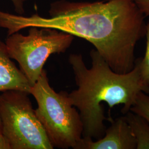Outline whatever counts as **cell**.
I'll return each instance as SVG.
<instances>
[{"instance_id":"obj_1","label":"cell","mask_w":149,"mask_h":149,"mask_svg":"<svg viewBox=\"0 0 149 149\" xmlns=\"http://www.w3.org/2000/svg\"><path fill=\"white\" fill-rule=\"evenodd\" d=\"M50 17H29L0 10V27L8 36L32 27L58 29L91 43L114 72L124 74L135 66L134 50L146 35L145 16L133 0L74 2L50 5Z\"/></svg>"},{"instance_id":"obj_2","label":"cell","mask_w":149,"mask_h":149,"mask_svg":"<svg viewBox=\"0 0 149 149\" xmlns=\"http://www.w3.org/2000/svg\"><path fill=\"white\" fill-rule=\"evenodd\" d=\"M92 65L87 68L81 54H72L69 61L74 75L77 88L68 93L70 100L80 112L83 124L82 138L100 139L105 134L106 117L102 103L110 109L123 104L122 113L125 114L135 102L140 91L149 94V86L143 81L140 72V60H135L130 72L121 74L111 68L96 49L91 51Z\"/></svg>"},{"instance_id":"obj_3","label":"cell","mask_w":149,"mask_h":149,"mask_svg":"<svg viewBox=\"0 0 149 149\" xmlns=\"http://www.w3.org/2000/svg\"><path fill=\"white\" fill-rule=\"evenodd\" d=\"M31 95L37 102L36 114L54 148L74 149L82 138L83 124L68 93L54 90L49 85L47 73L43 69L31 88Z\"/></svg>"},{"instance_id":"obj_4","label":"cell","mask_w":149,"mask_h":149,"mask_svg":"<svg viewBox=\"0 0 149 149\" xmlns=\"http://www.w3.org/2000/svg\"><path fill=\"white\" fill-rule=\"evenodd\" d=\"M74 39V36L58 29L32 27L26 36L18 32L8 36L5 43L10 57L17 61L32 87L49 57L65 53Z\"/></svg>"},{"instance_id":"obj_5","label":"cell","mask_w":149,"mask_h":149,"mask_svg":"<svg viewBox=\"0 0 149 149\" xmlns=\"http://www.w3.org/2000/svg\"><path fill=\"white\" fill-rule=\"evenodd\" d=\"M29 93L18 90L0 95L2 134L11 149H53L33 108Z\"/></svg>"},{"instance_id":"obj_6","label":"cell","mask_w":149,"mask_h":149,"mask_svg":"<svg viewBox=\"0 0 149 149\" xmlns=\"http://www.w3.org/2000/svg\"><path fill=\"white\" fill-rule=\"evenodd\" d=\"M103 138L94 141L82 138L74 149H136V141L124 116L111 122Z\"/></svg>"},{"instance_id":"obj_7","label":"cell","mask_w":149,"mask_h":149,"mask_svg":"<svg viewBox=\"0 0 149 149\" xmlns=\"http://www.w3.org/2000/svg\"><path fill=\"white\" fill-rule=\"evenodd\" d=\"M31 88L25 75L11 60L5 43L0 40V92L22 91L31 95Z\"/></svg>"},{"instance_id":"obj_8","label":"cell","mask_w":149,"mask_h":149,"mask_svg":"<svg viewBox=\"0 0 149 149\" xmlns=\"http://www.w3.org/2000/svg\"><path fill=\"white\" fill-rule=\"evenodd\" d=\"M124 116L136 141V149H149V123L131 111Z\"/></svg>"},{"instance_id":"obj_9","label":"cell","mask_w":149,"mask_h":149,"mask_svg":"<svg viewBox=\"0 0 149 149\" xmlns=\"http://www.w3.org/2000/svg\"><path fill=\"white\" fill-rule=\"evenodd\" d=\"M130 111L143 117L149 123V96L143 91L139 92Z\"/></svg>"},{"instance_id":"obj_10","label":"cell","mask_w":149,"mask_h":149,"mask_svg":"<svg viewBox=\"0 0 149 149\" xmlns=\"http://www.w3.org/2000/svg\"><path fill=\"white\" fill-rule=\"evenodd\" d=\"M146 48L144 58L140 60V72L142 79L146 85L149 86V19L146 26Z\"/></svg>"},{"instance_id":"obj_11","label":"cell","mask_w":149,"mask_h":149,"mask_svg":"<svg viewBox=\"0 0 149 149\" xmlns=\"http://www.w3.org/2000/svg\"><path fill=\"white\" fill-rule=\"evenodd\" d=\"M145 17L149 16V0H133Z\"/></svg>"},{"instance_id":"obj_12","label":"cell","mask_w":149,"mask_h":149,"mask_svg":"<svg viewBox=\"0 0 149 149\" xmlns=\"http://www.w3.org/2000/svg\"><path fill=\"white\" fill-rule=\"evenodd\" d=\"M17 13L22 15L24 12V3L26 0H10Z\"/></svg>"},{"instance_id":"obj_13","label":"cell","mask_w":149,"mask_h":149,"mask_svg":"<svg viewBox=\"0 0 149 149\" xmlns=\"http://www.w3.org/2000/svg\"><path fill=\"white\" fill-rule=\"evenodd\" d=\"M0 149H11V147L3 135H0Z\"/></svg>"},{"instance_id":"obj_14","label":"cell","mask_w":149,"mask_h":149,"mask_svg":"<svg viewBox=\"0 0 149 149\" xmlns=\"http://www.w3.org/2000/svg\"><path fill=\"white\" fill-rule=\"evenodd\" d=\"M3 135L2 134V121H1V118L0 116V135Z\"/></svg>"}]
</instances>
